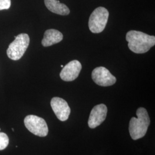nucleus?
<instances>
[{
	"label": "nucleus",
	"instance_id": "obj_14",
	"mask_svg": "<svg viewBox=\"0 0 155 155\" xmlns=\"http://www.w3.org/2000/svg\"><path fill=\"white\" fill-rule=\"evenodd\" d=\"M61 67H62V68H63V65H61Z\"/></svg>",
	"mask_w": 155,
	"mask_h": 155
},
{
	"label": "nucleus",
	"instance_id": "obj_2",
	"mask_svg": "<svg viewBox=\"0 0 155 155\" xmlns=\"http://www.w3.org/2000/svg\"><path fill=\"white\" fill-rule=\"evenodd\" d=\"M136 115L137 118L132 117L129 126L130 135L134 140L144 137L150 125V117L145 108L139 107L136 111Z\"/></svg>",
	"mask_w": 155,
	"mask_h": 155
},
{
	"label": "nucleus",
	"instance_id": "obj_7",
	"mask_svg": "<svg viewBox=\"0 0 155 155\" xmlns=\"http://www.w3.org/2000/svg\"><path fill=\"white\" fill-rule=\"evenodd\" d=\"M51 106L60 121H65L68 120L71 109L65 100L59 97H54L51 101Z\"/></svg>",
	"mask_w": 155,
	"mask_h": 155
},
{
	"label": "nucleus",
	"instance_id": "obj_3",
	"mask_svg": "<svg viewBox=\"0 0 155 155\" xmlns=\"http://www.w3.org/2000/svg\"><path fill=\"white\" fill-rule=\"evenodd\" d=\"M15 38L14 41L9 45L6 53L8 58L12 60L18 61L22 58L27 50L30 39L26 33L19 34Z\"/></svg>",
	"mask_w": 155,
	"mask_h": 155
},
{
	"label": "nucleus",
	"instance_id": "obj_6",
	"mask_svg": "<svg viewBox=\"0 0 155 155\" xmlns=\"http://www.w3.org/2000/svg\"><path fill=\"white\" fill-rule=\"evenodd\" d=\"M91 77L97 84L103 86H110L116 82V78L104 67H98L93 70Z\"/></svg>",
	"mask_w": 155,
	"mask_h": 155
},
{
	"label": "nucleus",
	"instance_id": "obj_11",
	"mask_svg": "<svg viewBox=\"0 0 155 155\" xmlns=\"http://www.w3.org/2000/svg\"><path fill=\"white\" fill-rule=\"evenodd\" d=\"M45 5L47 9L56 14L66 16L70 13V9L65 4L58 0H45Z\"/></svg>",
	"mask_w": 155,
	"mask_h": 155
},
{
	"label": "nucleus",
	"instance_id": "obj_8",
	"mask_svg": "<svg viewBox=\"0 0 155 155\" xmlns=\"http://www.w3.org/2000/svg\"><path fill=\"white\" fill-rule=\"evenodd\" d=\"M107 113L106 106L103 104L95 106L90 112L88 121L89 127L94 129L105 120Z\"/></svg>",
	"mask_w": 155,
	"mask_h": 155
},
{
	"label": "nucleus",
	"instance_id": "obj_10",
	"mask_svg": "<svg viewBox=\"0 0 155 155\" xmlns=\"http://www.w3.org/2000/svg\"><path fill=\"white\" fill-rule=\"evenodd\" d=\"M63 38V36L61 32L54 29H50L45 32L41 44L44 47H49L61 42Z\"/></svg>",
	"mask_w": 155,
	"mask_h": 155
},
{
	"label": "nucleus",
	"instance_id": "obj_12",
	"mask_svg": "<svg viewBox=\"0 0 155 155\" xmlns=\"http://www.w3.org/2000/svg\"><path fill=\"white\" fill-rule=\"evenodd\" d=\"M9 139L7 134L3 132H0V150H5L8 147Z\"/></svg>",
	"mask_w": 155,
	"mask_h": 155
},
{
	"label": "nucleus",
	"instance_id": "obj_13",
	"mask_svg": "<svg viewBox=\"0 0 155 155\" xmlns=\"http://www.w3.org/2000/svg\"><path fill=\"white\" fill-rule=\"evenodd\" d=\"M11 5V0H0V11L8 9Z\"/></svg>",
	"mask_w": 155,
	"mask_h": 155
},
{
	"label": "nucleus",
	"instance_id": "obj_1",
	"mask_svg": "<svg viewBox=\"0 0 155 155\" xmlns=\"http://www.w3.org/2000/svg\"><path fill=\"white\" fill-rule=\"evenodd\" d=\"M126 40L129 48L136 54L146 53L155 45V36L137 31H129L126 35Z\"/></svg>",
	"mask_w": 155,
	"mask_h": 155
},
{
	"label": "nucleus",
	"instance_id": "obj_15",
	"mask_svg": "<svg viewBox=\"0 0 155 155\" xmlns=\"http://www.w3.org/2000/svg\"><path fill=\"white\" fill-rule=\"evenodd\" d=\"M0 130H1V128H0Z\"/></svg>",
	"mask_w": 155,
	"mask_h": 155
},
{
	"label": "nucleus",
	"instance_id": "obj_4",
	"mask_svg": "<svg viewBox=\"0 0 155 155\" xmlns=\"http://www.w3.org/2000/svg\"><path fill=\"white\" fill-rule=\"evenodd\" d=\"M109 12L104 7L96 8L91 14L89 20L90 31L94 33L102 32L106 27L109 17Z\"/></svg>",
	"mask_w": 155,
	"mask_h": 155
},
{
	"label": "nucleus",
	"instance_id": "obj_9",
	"mask_svg": "<svg viewBox=\"0 0 155 155\" xmlns=\"http://www.w3.org/2000/svg\"><path fill=\"white\" fill-rule=\"evenodd\" d=\"M81 69L82 65L81 63L77 60H74L63 67L60 73V77L64 81H73L79 76Z\"/></svg>",
	"mask_w": 155,
	"mask_h": 155
},
{
	"label": "nucleus",
	"instance_id": "obj_5",
	"mask_svg": "<svg viewBox=\"0 0 155 155\" xmlns=\"http://www.w3.org/2000/svg\"><path fill=\"white\" fill-rule=\"evenodd\" d=\"M24 124L28 130L36 136L45 137L48 133V127L45 121L37 116H27L24 119Z\"/></svg>",
	"mask_w": 155,
	"mask_h": 155
}]
</instances>
